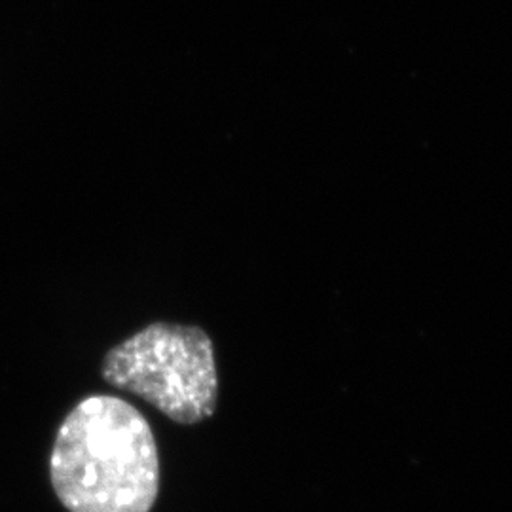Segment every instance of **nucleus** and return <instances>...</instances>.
I'll use <instances>...</instances> for the list:
<instances>
[{
	"mask_svg": "<svg viewBox=\"0 0 512 512\" xmlns=\"http://www.w3.org/2000/svg\"><path fill=\"white\" fill-rule=\"evenodd\" d=\"M101 372L177 423H198L217 408L215 349L200 327L152 323L110 349Z\"/></svg>",
	"mask_w": 512,
	"mask_h": 512,
	"instance_id": "obj_2",
	"label": "nucleus"
},
{
	"mask_svg": "<svg viewBox=\"0 0 512 512\" xmlns=\"http://www.w3.org/2000/svg\"><path fill=\"white\" fill-rule=\"evenodd\" d=\"M50 475L71 512H150L160 490L154 433L131 404L92 395L61 423Z\"/></svg>",
	"mask_w": 512,
	"mask_h": 512,
	"instance_id": "obj_1",
	"label": "nucleus"
}]
</instances>
